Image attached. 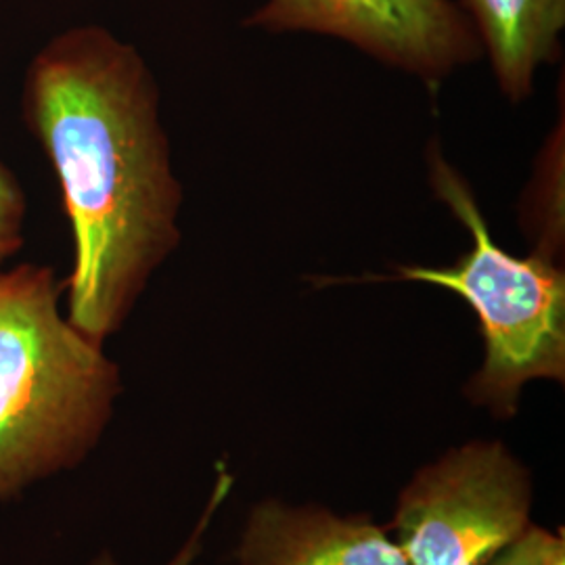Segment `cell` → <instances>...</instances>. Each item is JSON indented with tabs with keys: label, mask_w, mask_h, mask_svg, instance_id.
Wrapping results in <instances>:
<instances>
[{
	"label": "cell",
	"mask_w": 565,
	"mask_h": 565,
	"mask_svg": "<svg viewBox=\"0 0 565 565\" xmlns=\"http://www.w3.org/2000/svg\"><path fill=\"white\" fill-rule=\"evenodd\" d=\"M25 210L28 203L23 186L18 177L0 162V268L23 245Z\"/></svg>",
	"instance_id": "obj_8"
},
{
	"label": "cell",
	"mask_w": 565,
	"mask_h": 565,
	"mask_svg": "<svg viewBox=\"0 0 565 565\" xmlns=\"http://www.w3.org/2000/svg\"><path fill=\"white\" fill-rule=\"evenodd\" d=\"M532 497L509 446L471 440L413 473L390 527L408 565H486L527 532Z\"/></svg>",
	"instance_id": "obj_4"
},
{
	"label": "cell",
	"mask_w": 565,
	"mask_h": 565,
	"mask_svg": "<svg viewBox=\"0 0 565 565\" xmlns=\"http://www.w3.org/2000/svg\"><path fill=\"white\" fill-rule=\"evenodd\" d=\"M49 266L0 273V503L81 465L114 415L120 366L61 312Z\"/></svg>",
	"instance_id": "obj_2"
},
{
	"label": "cell",
	"mask_w": 565,
	"mask_h": 565,
	"mask_svg": "<svg viewBox=\"0 0 565 565\" xmlns=\"http://www.w3.org/2000/svg\"><path fill=\"white\" fill-rule=\"evenodd\" d=\"M509 102L530 97L536 72L559 60L565 0H461Z\"/></svg>",
	"instance_id": "obj_7"
},
{
	"label": "cell",
	"mask_w": 565,
	"mask_h": 565,
	"mask_svg": "<svg viewBox=\"0 0 565 565\" xmlns=\"http://www.w3.org/2000/svg\"><path fill=\"white\" fill-rule=\"evenodd\" d=\"M243 25L340 39L431 88L484 55L455 0H266Z\"/></svg>",
	"instance_id": "obj_5"
},
{
	"label": "cell",
	"mask_w": 565,
	"mask_h": 565,
	"mask_svg": "<svg viewBox=\"0 0 565 565\" xmlns=\"http://www.w3.org/2000/svg\"><path fill=\"white\" fill-rule=\"evenodd\" d=\"M235 486V478L233 473L226 469V465H218V473H216V484L212 488L210 497H207V503L203 507L202 515L198 520V524L193 527V532L189 534V539L184 541V545L179 548V553L170 559L168 565H193L198 562L200 553H202L203 541H205V534L210 530V525L214 522L218 509L224 505V501L228 499L231 490ZM90 565H118L116 559L109 555V553H102L95 562Z\"/></svg>",
	"instance_id": "obj_9"
},
{
	"label": "cell",
	"mask_w": 565,
	"mask_h": 565,
	"mask_svg": "<svg viewBox=\"0 0 565 565\" xmlns=\"http://www.w3.org/2000/svg\"><path fill=\"white\" fill-rule=\"evenodd\" d=\"M21 107L72 226L65 317L103 343L181 243L182 186L158 82L132 44L102 25H78L36 53Z\"/></svg>",
	"instance_id": "obj_1"
},
{
	"label": "cell",
	"mask_w": 565,
	"mask_h": 565,
	"mask_svg": "<svg viewBox=\"0 0 565 565\" xmlns=\"http://www.w3.org/2000/svg\"><path fill=\"white\" fill-rule=\"evenodd\" d=\"M565 559L564 532L555 534L541 525H530L520 541L507 546L486 565H557Z\"/></svg>",
	"instance_id": "obj_10"
},
{
	"label": "cell",
	"mask_w": 565,
	"mask_h": 565,
	"mask_svg": "<svg viewBox=\"0 0 565 565\" xmlns=\"http://www.w3.org/2000/svg\"><path fill=\"white\" fill-rule=\"evenodd\" d=\"M237 565H408L394 536L363 513L264 499L252 507Z\"/></svg>",
	"instance_id": "obj_6"
},
{
	"label": "cell",
	"mask_w": 565,
	"mask_h": 565,
	"mask_svg": "<svg viewBox=\"0 0 565 565\" xmlns=\"http://www.w3.org/2000/svg\"><path fill=\"white\" fill-rule=\"evenodd\" d=\"M193 565H195V564H193Z\"/></svg>",
	"instance_id": "obj_11"
},
{
	"label": "cell",
	"mask_w": 565,
	"mask_h": 565,
	"mask_svg": "<svg viewBox=\"0 0 565 565\" xmlns=\"http://www.w3.org/2000/svg\"><path fill=\"white\" fill-rule=\"evenodd\" d=\"M429 181L469 231L471 247L448 266H396L398 279L443 287L469 303L484 361L465 394L494 417L511 419L525 385L565 382L564 268L541 249L513 256L494 242L469 184L438 147L429 151Z\"/></svg>",
	"instance_id": "obj_3"
}]
</instances>
